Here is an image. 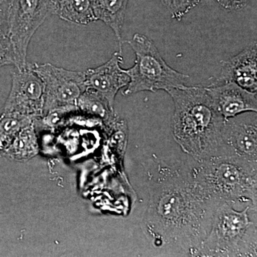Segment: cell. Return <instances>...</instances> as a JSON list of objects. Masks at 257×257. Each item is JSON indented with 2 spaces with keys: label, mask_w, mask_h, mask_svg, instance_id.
Segmentation results:
<instances>
[{
  "label": "cell",
  "mask_w": 257,
  "mask_h": 257,
  "mask_svg": "<svg viewBox=\"0 0 257 257\" xmlns=\"http://www.w3.org/2000/svg\"><path fill=\"white\" fill-rule=\"evenodd\" d=\"M149 193L142 224L145 234L157 246L180 248L197 256L219 206L197 192L189 172L170 167L160 166L150 179Z\"/></svg>",
  "instance_id": "obj_1"
},
{
  "label": "cell",
  "mask_w": 257,
  "mask_h": 257,
  "mask_svg": "<svg viewBox=\"0 0 257 257\" xmlns=\"http://www.w3.org/2000/svg\"><path fill=\"white\" fill-rule=\"evenodd\" d=\"M175 112L172 133L175 141L196 162L219 156L225 119L205 87L172 88Z\"/></svg>",
  "instance_id": "obj_2"
},
{
  "label": "cell",
  "mask_w": 257,
  "mask_h": 257,
  "mask_svg": "<svg viewBox=\"0 0 257 257\" xmlns=\"http://www.w3.org/2000/svg\"><path fill=\"white\" fill-rule=\"evenodd\" d=\"M197 192L216 206L247 204L256 209L257 162L217 156L197 162L189 171Z\"/></svg>",
  "instance_id": "obj_3"
},
{
  "label": "cell",
  "mask_w": 257,
  "mask_h": 257,
  "mask_svg": "<svg viewBox=\"0 0 257 257\" xmlns=\"http://www.w3.org/2000/svg\"><path fill=\"white\" fill-rule=\"evenodd\" d=\"M247 205L237 211L223 203L213 216L210 231L203 241L198 256H253L256 254V223L250 219Z\"/></svg>",
  "instance_id": "obj_4"
},
{
  "label": "cell",
  "mask_w": 257,
  "mask_h": 257,
  "mask_svg": "<svg viewBox=\"0 0 257 257\" xmlns=\"http://www.w3.org/2000/svg\"><path fill=\"white\" fill-rule=\"evenodd\" d=\"M126 42L133 48L136 60L133 67L124 69L130 77L127 87L123 92L124 95L145 91H167L186 85L189 76L170 67L149 37L135 34L132 40Z\"/></svg>",
  "instance_id": "obj_5"
},
{
  "label": "cell",
  "mask_w": 257,
  "mask_h": 257,
  "mask_svg": "<svg viewBox=\"0 0 257 257\" xmlns=\"http://www.w3.org/2000/svg\"><path fill=\"white\" fill-rule=\"evenodd\" d=\"M50 15H52V0H12L7 20L6 35L14 50L15 68H26L30 42Z\"/></svg>",
  "instance_id": "obj_6"
},
{
  "label": "cell",
  "mask_w": 257,
  "mask_h": 257,
  "mask_svg": "<svg viewBox=\"0 0 257 257\" xmlns=\"http://www.w3.org/2000/svg\"><path fill=\"white\" fill-rule=\"evenodd\" d=\"M44 84L43 116L55 111L74 110L86 90L84 72L69 70L50 63L31 64Z\"/></svg>",
  "instance_id": "obj_7"
},
{
  "label": "cell",
  "mask_w": 257,
  "mask_h": 257,
  "mask_svg": "<svg viewBox=\"0 0 257 257\" xmlns=\"http://www.w3.org/2000/svg\"><path fill=\"white\" fill-rule=\"evenodd\" d=\"M44 84L31 64L12 74V87L3 111L35 119L43 116Z\"/></svg>",
  "instance_id": "obj_8"
},
{
  "label": "cell",
  "mask_w": 257,
  "mask_h": 257,
  "mask_svg": "<svg viewBox=\"0 0 257 257\" xmlns=\"http://www.w3.org/2000/svg\"><path fill=\"white\" fill-rule=\"evenodd\" d=\"M256 112L248 111L225 120L219 156L257 162Z\"/></svg>",
  "instance_id": "obj_9"
},
{
  "label": "cell",
  "mask_w": 257,
  "mask_h": 257,
  "mask_svg": "<svg viewBox=\"0 0 257 257\" xmlns=\"http://www.w3.org/2000/svg\"><path fill=\"white\" fill-rule=\"evenodd\" d=\"M122 62L121 52H116L102 65L84 71L86 89L100 94L112 108L116 94L130 82V77L120 67Z\"/></svg>",
  "instance_id": "obj_10"
},
{
  "label": "cell",
  "mask_w": 257,
  "mask_h": 257,
  "mask_svg": "<svg viewBox=\"0 0 257 257\" xmlns=\"http://www.w3.org/2000/svg\"><path fill=\"white\" fill-rule=\"evenodd\" d=\"M206 89L225 120L248 111H257L256 92L243 89L236 83H213Z\"/></svg>",
  "instance_id": "obj_11"
},
{
  "label": "cell",
  "mask_w": 257,
  "mask_h": 257,
  "mask_svg": "<svg viewBox=\"0 0 257 257\" xmlns=\"http://www.w3.org/2000/svg\"><path fill=\"white\" fill-rule=\"evenodd\" d=\"M256 43L238 55L221 62L220 75L216 82H233L251 92H256Z\"/></svg>",
  "instance_id": "obj_12"
},
{
  "label": "cell",
  "mask_w": 257,
  "mask_h": 257,
  "mask_svg": "<svg viewBox=\"0 0 257 257\" xmlns=\"http://www.w3.org/2000/svg\"><path fill=\"white\" fill-rule=\"evenodd\" d=\"M93 15L114 32L117 39L119 52H122L121 32L128 0H89Z\"/></svg>",
  "instance_id": "obj_13"
},
{
  "label": "cell",
  "mask_w": 257,
  "mask_h": 257,
  "mask_svg": "<svg viewBox=\"0 0 257 257\" xmlns=\"http://www.w3.org/2000/svg\"><path fill=\"white\" fill-rule=\"evenodd\" d=\"M52 15L77 25L96 22L89 0H52Z\"/></svg>",
  "instance_id": "obj_14"
},
{
  "label": "cell",
  "mask_w": 257,
  "mask_h": 257,
  "mask_svg": "<svg viewBox=\"0 0 257 257\" xmlns=\"http://www.w3.org/2000/svg\"><path fill=\"white\" fill-rule=\"evenodd\" d=\"M39 153V144L34 122L23 128L5 152L4 157L17 162H28Z\"/></svg>",
  "instance_id": "obj_15"
},
{
  "label": "cell",
  "mask_w": 257,
  "mask_h": 257,
  "mask_svg": "<svg viewBox=\"0 0 257 257\" xmlns=\"http://www.w3.org/2000/svg\"><path fill=\"white\" fill-rule=\"evenodd\" d=\"M31 117L15 113L2 111L0 114V157L4 155L18 133L35 122Z\"/></svg>",
  "instance_id": "obj_16"
},
{
  "label": "cell",
  "mask_w": 257,
  "mask_h": 257,
  "mask_svg": "<svg viewBox=\"0 0 257 257\" xmlns=\"http://www.w3.org/2000/svg\"><path fill=\"white\" fill-rule=\"evenodd\" d=\"M77 108L84 112L104 119H110L113 108L102 96L94 91L86 89L77 101Z\"/></svg>",
  "instance_id": "obj_17"
},
{
  "label": "cell",
  "mask_w": 257,
  "mask_h": 257,
  "mask_svg": "<svg viewBox=\"0 0 257 257\" xmlns=\"http://www.w3.org/2000/svg\"><path fill=\"white\" fill-rule=\"evenodd\" d=\"M201 0H162L171 16L177 21H181L184 15L197 6Z\"/></svg>",
  "instance_id": "obj_18"
},
{
  "label": "cell",
  "mask_w": 257,
  "mask_h": 257,
  "mask_svg": "<svg viewBox=\"0 0 257 257\" xmlns=\"http://www.w3.org/2000/svg\"><path fill=\"white\" fill-rule=\"evenodd\" d=\"M15 64V52L12 42L6 34L0 32V68Z\"/></svg>",
  "instance_id": "obj_19"
},
{
  "label": "cell",
  "mask_w": 257,
  "mask_h": 257,
  "mask_svg": "<svg viewBox=\"0 0 257 257\" xmlns=\"http://www.w3.org/2000/svg\"><path fill=\"white\" fill-rule=\"evenodd\" d=\"M250 0H216L223 9L227 11H238L243 9Z\"/></svg>",
  "instance_id": "obj_20"
},
{
  "label": "cell",
  "mask_w": 257,
  "mask_h": 257,
  "mask_svg": "<svg viewBox=\"0 0 257 257\" xmlns=\"http://www.w3.org/2000/svg\"><path fill=\"white\" fill-rule=\"evenodd\" d=\"M12 0H0V30L6 34L7 20Z\"/></svg>",
  "instance_id": "obj_21"
},
{
  "label": "cell",
  "mask_w": 257,
  "mask_h": 257,
  "mask_svg": "<svg viewBox=\"0 0 257 257\" xmlns=\"http://www.w3.org/2000/svg\"><path fill=\"white\" fill-rule=\"evenodd\" d=\"M0 32H2V30H0ZM3 33H4V32H3Z\"/></svg>",
  "instance_id": "obj_22"
}]
</instances>
